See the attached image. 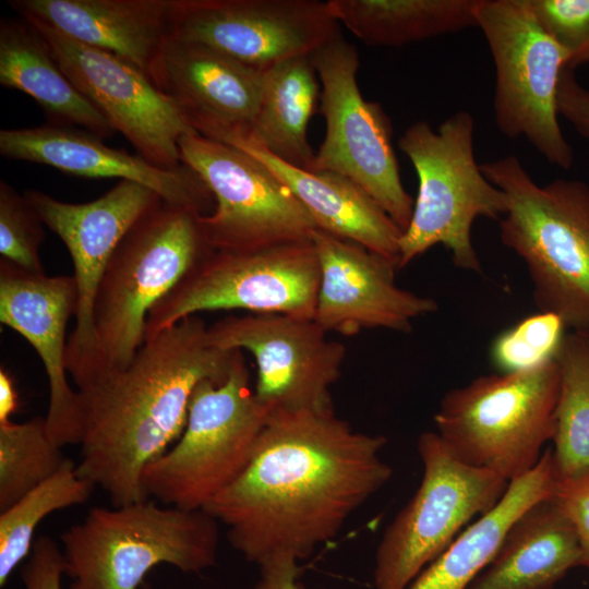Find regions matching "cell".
Returning a JSON list of instances; mask_svg holds the SVG:
<instances>
[{"mask_svg":"<svg viewBox=\"0 0 589 589\" xmlns=\"http://www.w3.org/2000/svg\"><path fill=\"white\" fill-rule=\"evenodd\" d=\"M385 445L335 411H272L247 468L203 510L249 562L304 560L389 481Z\"/></svg>","mask_w":589,"mask_h":589,"instance_id":"obj_1","label":"cell"},{"mask_svg":"<svg viewBox=\"0 0 589 589\" xmlns=\"http://www.w3.org/2000/svg\"><path fill=\"white\" fill-rule=\"evenodd\" d=\"M240 353L216 347L208 326L193 315L146 338L125 368L76 389L80 477L100 488L112 506L148 500L145 467L182 434L197 384L223 383Z\"/></svg>","mask_w":589,"mask_h":589,"instance_id":"obj_2","label":"cell"},{"mask_svg":"<svg viewBox=\"0 0 589 589\" xmlns=\"http://www.w3.org/2000/svg\"><path fill=\"white\" fill-rule=\"evenodd\" d=\"M480 168L506 197L501 241L524 261L538 310L589 335V185L561 178L540 185L514 155Z\"/></svg>","mask_w":589,"mask_h":589,"instance_id":"obj_3","label":"cell"},{"mask_svg":"<svg viewBox=\"0 0 589 589\" xmlns=\"http://www.w3.org/2000/svg\"><path fill=\"white\" fill-rule=\"evenodd\" d=\"M60 539L68 589H137L161 564L193 574L214 566L219 529L203 509L160 506L148 498L93 507Z\"/></svg>","mask_w":589,"mask_h":589,"instance_id":"obj_4","label":"cell"},{"mask_svg":"<svg viewBox=\"0 0 589 589\" xmlns=\"http://www.w3.org/2000/svg\"><path fill=\"white\" fill-rule=\"evenodd\" d=\"M200 215L160 200L117 245L94 304L103 374L130 364L145 341L153 306L213 251Z\"/></svg>","mask_w":589,"mask_h":589,"instance_id":"obj_5","label":"cell"},{"mask_svg":"<svg viewBox=\"0 0 589 589\" xmlns=\"http://www.w3.org/2000/svg\"><path fill=\"white\" fill-rule=\"evenodd\" d=\"M558 388L555 359L480 375L445 393L433 418L436 433L460 461L510 482L532 470L552 441Z\"/></svg>","mask_w":589,"mask_h":589,"instance_id":"obj_6","label":"cell"},{"mask_svg":"<svg viewBox=\"0 0 589 589\" xmlns=\"http://www.w3.org/2000/svg\"><path fill=\"white\" fill-rule=\"evenodd\" d=\"M474 120L466 110L433 131L425 121L406 129L398 141L419 181L410 223L399 240V268L436 244L444 245L461 269L481 272L471 240L478 217L501 219L506 197L483 175L474 158Z\"/></svg>","mask_w":589,"mask_h":589,"instance_id":"obj_7","label":"cell"},{"mask_svg":"<svg viewBox=\"0 0 589 589\" xmlns=\"http://www.w3.org/2000/svg\"><path fill=\"white\" fill-rule=\"evenodd\" d=\"M271 412L250 386L241 352L223 383L204 380L195 387L182 434L143 471L148 497L204 509L247 468Z\"/></svg>","mask_w":589,"mask_h":589,"instance_id":"obj_8","label":"cell"},{"mask_svg":"<svg viewBox=\"0 0 589 589\" xmlns=\"http://www.w3.org/2000/svg\"><path fill=\"white\" fill-rule=\"evenodd\" d=\"M476 19L495 68L497 129L508 139L525 137L548 163L569 169L574 153L557 111L567 53L540 25L529 0H478Z\"/></svg>","mask_w":589,"mask_h":589,"instance_id":"obj_9","label":"cell"},{"mask_svg":"<svg viewBox=\"0 0 589 589\" xmlns=\"http://www.w3.org/2000/svg\"><path fill=\"white\" fill-rule=\"evenodd\" d=\"M318 286L311 238L245 251L213 250L153 306L145 339L204 311L314 318Z\"/></svg>","mask_w":589,"mask_h":589,"instance_id":"obj_10","label":"cell"},{"mask_svg":"<svg viewBox=\"0 0 589 589\" xmlns=\"http://www.w3.org/2000/svg\"><path fill=\"white\" fill-rule=\"evenodd\" d=\"M417 447L422 479L376 548L375 589H407L473 517L498 503L509 483L460 461L436 432H423Z\"/></svg>","mask_w":589,"mask_h":589,"instance_id":"obj_11","label":"cell"},{"mask_svg":"<svg viewBox=\"0 0 589 589\" xmlns=\"http://www.w3.org/2000/svg\"><path fill=\"white\" fill-rule=\"evenodd\" d=\"M322 85L324 140L308 170L342 175L363 189L405 231L414 200L405 190L388 116L365 100L358 86L359 56L339 32L311 55Z\"/></svg>","mask_w":589,"mask_h":589,"instance_id":"obj_12","label":"cell"},{"mask_svg":"<svg viewBox=\"0 0 589 589\" xmlns=\"http://www.w3.org/2000/svg\"><path fill=\"white\" fill-rule=\"evenodd\" d=\"M182 163L214 196L212 213L200 215L216 251H245L310 239L312 216L262 163L245 152L199 133L180 139Z\"/></svg>","mask_w":589,"mask_h":589,"instance_id":"obj_13","label":"cell"},{"mask_svg":"<svg viewBox=\"0 0 589 589\" xmlns=\"http://www.w3.org/2000/svg\"><path fill=\"white\" fill-rule=\"evenodd\" d=\"M24 195L71 255L77 305L75 325L68 336L67 370L77 390L84 389L104 371L94 304L106 267L129 229L161 199L153 190L128 180L87 203L62 202L34 189L25 190Z\"/></svg>","mask_w":589,"mask_h":589,"instance_id":"obj_14","label":"cell"},{"mask_svg":"<svg viewBox=\"0 0 589 589\" xmlns=\"http://www.w3.org/2000/svg\"><path fill=\"white\" fill-rule=\"evenodd\" d=\"M22 19L37 31L70 81L139 156L166 170L183 165L179 141L197 132L143 71L41 21Z\"/></svg>","mask_w":589,"mask_h":589,"instance_id":"obj_15","label":"cell"},{"mask_svg":"<svg viewBox=\"0 0 589 589\" xmlns=\"http://www.w3.org/2000/svg\"><path fill=\"white\" fill-rule=\"evenodd\" d=\"M211 341L247 350L256 362L254 393L271 411H334L330 388L346 358L314 318L267 313L230 315L208 326Z\"/></svg>","mask_w":589,"mask_h":589,"instance_id":"obj_16","label":"cell"},{"mask_svg":"<svg viewBox=\"0 0 589 589\" xmlns=\"http://www.w3.org/2000/svg\"><path fill=\"white\" fill-rule=\"evenodd\" d=\"M339 32L327 1H173L171 37L209 46L261 70L312 55Z\"/></svg>","mask_w":589,"mask_h":589,"instance_id":"obj_17","label":"cell"},{"mask_svg":"<svg viewBox=\"0 0 589 589\" xmlns=\"http://www.w3.org/2000/svg\"><path fill=\"white\" fill-rule=\"evenodd\" d=\"M320 264L314 320L327 333L346 336L366 328L409 333L412 321L437 311V302L398 287L395 260L351 240L315 229Z\"/></svg>","mask_w":589,"mask_h":589,"instance_id":"obj_18","label":"cell"},{"mask_svg":"<svg viewBox=\"0 0 589 589\" xmlns=\"http://www.w3.org/2000/svg\"><path fill=\"white\" fill-rule=\"evenodd\" d=\"M77 305L73 276L26 272L0 259V322L22 335L39 356L48 378L46 426L61 448L80 445L77 390L68 380L67 326Z\"/></svg>","mask_w":589,"mask_h":589,"instance_id":"obj_19","label":"cell"},{"mask_svg":"<svg viewBox=\"0 0 589 589\" xmlns=\"http://www.w3.org/2000/svg\"><path fill=\"white\" fill-rule=\"evenodd\" d=\"M264 72L209 46L170 37L154 84L199 134L224 142L250 132Z\"/></svg>","mask_w":589,"mask_h":589,"instance_id":"obj_20","label":"cell"},{"mask_svg":"<svg viewBox=\"0 0 589 589\" xmlns=\"http://www.w3.org/2000/svg\"><path fill=\"white\" fill-rule=\"evenodd\" d=\"M84 129L47 123L0 131V154L9 159L43 164L64 173L117 178L153 190L163 201L208 214L214 196L201 177L184 164L158 168L139 155L115 149Z\"/></svg>","mask_w":589,"mask_h":589,"instance_id":"obj_21","label":"cell"},{"mask_svg":"<svg viewBox=\"0 0 589 589\" xmlns=\"http://www.w3.org/2000/svg\"><path fill=\"white\" fill-rule=\"evenodd\" d=\"M175 0H10L21 17L41 21L84 45L116 55L153 82L172 32Z\"/></svg>","mask_w":589,"mask_h":589,"instance_id":"obj_22","label":"cell"},{"mask_svg":"<svg viewBox=\"0 0 589 589\" xmlns=\"http://www.w3.org/2000/svg\"><path fill=\"white\" fill-rule=\"evenodd\" d=\"M223 143L245 152L273 172L309 212L317 229L398 263L402 230L357 183L333 171H310L289 165L244 137Z\"/></svg>","mask_w":589,"mask_h":589,"instance_id":"obj_23","label":"cell"},{"mask_svg":"<svg viewBox=\"0 0 589 589\" xmlns=\"http://www.w3.org/2000/svg\"><path fill=\"white\" fill-rule=\"evenodd\" d=\"M581 566L576 531L552 495L521 513L468 589H553Z\"/></svg>","mask_w":589,"mask_h":589,"instance_id":"obj_24","label":"cell"},{"mask_svg":"<svg viewBox=\"0 0 589 589\" xmlns=\"http://www.w3.org/2000/svg\"><path fill=\"white\" fill-rule=\"evenodd\" d=\"M0 84L31 96L49 123L81 128L101 139L115 133L65 75L37 31L22 17L0 22Z\"/></svg>","mask_w":589,"mask_h":589,"instance_id":"obj_25","label":"cell"},{"mask_svg":"<svg viewBox=\"0 0 589 589\" xmlns=\"http://www.w3.org/2000/svg\"><path fill=\"white\" fill-rule=\"evenodd\" d=\"M555 484L552 449L548 448L537 466L510 481L498 503L462 530L407 589H468L492 560L510 525L533 503L552 495Z\"/></svg>","mask_w":589,"mask_h":589,"instance_id":"obj_26","label":"cell"},{"mask_svg":"<svg viewBox=\"0 0 589 589\" xmlns=\"http://www.w3.org/2000/svg\"><path fill=\"white\" fill-rule=\"evenodd\" d=\"M320 99L318 76L311 55L276 63L264 72L262 96L250 132L232 137L248 139L278 159L308 170L315 153L306 130Z\"/></svg>","mask_w":589,"mask_h":589,"instance_id":"obj_27","label":"cell"},{"mask_svg":"<svg viewBox=\"0 0 589 589\" xmlns=\"http://www.w3.org/2000/svg\"><path fill=\"white\" fill-rule=\"evenodd\" d=\"M333 17L369 46L399 47L477 26L478 0H328Z\"/></svg>","mask_w":589,"mask_h":589,"instance_id":"obj_28","label":"cell"},{"mask_svg":"<svg viewBox=\"0 0 589 589\" xmlns=\"http://www.w3.org/2000/svg\"><path fill=\"white\" fill-rule=\"evenodd\" d=\"M560 371L552 459L556 481L589 473V335H564L554 357Z\"/></svg>","mask_w":589,"mask_h":589,"instance_id":"obj_29","label":"cell"},{"mask_svg":"<svg viewBox=\"0 0 589 589\" xmlns=\"http://www.w3.org/2000/svg\"><path fill=\"white\" fill-rule=\"evenodd\" d=\"M94 489L80 477L76 462L65 458L55 474L0 512V587L29 556L40 521L53 512L87 502Z\"/></svg>","mask_w":589,"mask_h":589,"instance_id":"obj_30","label":"cell"},{"mask_svg":"<svg viewBox=\"0 0 589 589\" xmlns=\"http://www.w3.org/2000/svg\"><path fill=\"white\" fill-rule=\"evenodd\" d=\"M65 458L45 418L0 423V512L55 474Z\"/></svg>","mask_w":589,"mask_h":589,"instance_id":"obj_31","label":"cell"},{"mask_svg":"<svg viewBox=\"0 0 589 589\" xmlns=\"http://www.w3.org/2000/svg\"><path fill=\"white\" fill-rule=\"evenodd\" d=\"M565 329L556 314L539 311L501 333L492 344L491 359L503 373L538 366L554 359Z\"/></svg>","mask_w":589,"mask_h":589,"instance_id":"obj_32","label":"cell"},{"mask_svg":"<svg viewBox=\"0 0 589 589\" xmlns=\"http://www.w3.org/2000/svg\"><path fill=\"white\" fill-rule=\"evenodd\" d=\"M44 223L26 196L0 180V254L13 265L29 272L45 273L40 248Z\"/></svg>","mask_w":589,"mask_h":589,"instance_id":"obj_33","label":"cell"},{"mask_svg":"<svg viewBox=\"0 0 589 589\" xmlns=\"http://www.w3.org/2000/svg\"><path fill=\"white\" fill-rule=\"evenodd\" d=\"M543 29L567 53L566 69L589 63V0H529Z\"/></svg>","mask_w":589,"mask_h":589,"instance_id":"obj_34","label":"cell"},{"mask_svg":"<svg viewBox=\"0 0 589 589\" xmlns=\"http://www.w3.org/2000/svg\"><path fill=\"white\" fill-rule=\"evenodd\" d=\"M552 497L572 522L581 551V566L589 569V473L556 481Z\"/></svg>","mask_w":589,"mask_h":589,"instance_id":"obj_35","label":"cell"},{"mask_svg":"<svg viewBox=\"0 0 589 589\" xmlns=\"http://www.w3.org/2000/svg\"><path fill=\"white\" fill-rule=\"evenodd\" d=\"M64 563L61 548L48 536L34 541L32 552L21 569L25 589H62Z\"/></svg>","mask_w":589,"mask_h":589,"instance_id":"obj_36","label":"cell"},{"mask_svg":"<svg viewBox=\"0 0 589 589\" xmlns=\"http://www.w3.org/2000/svg\"><path fill=\"white\" fill-rule=\"evenodd\" d=\"M557 111L582 137L589 140V88L577 81L574 70L564 69L560 75Z\"/></svg>","mask_w":589,"mask_h":589,"instance_id":"obj_37","label":"cell"},{"mask_svg":"<svg viewBox=\"0 0 589 589\" xmlns=\"http://www.w3.org/2000/svg\"><path fill=\"white\" fill-rule=\"evenodd\" d=\"M254 589H300L299 560L289 554L275 555L259 565Z\"/></svg>","mask_w":589,"mask_h":589,"instance_id":"obj_38","label":"cell"},{"mask_svg":"<svg viewBox=\"0 0 589 589\" xmlns=\"http://www.w3.org/2000/svg\"><path fill=\"white\" fill-rule=\"evenodd\" d=\"M19 396L15 382L10 372L0 369V423L11 421L10 417L17 411Z\"/></svg>","mask_w":589,"mask_h":589,"instance_id":"obj_39","label":"cell"}]
</instances>
